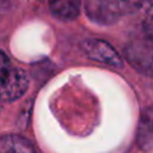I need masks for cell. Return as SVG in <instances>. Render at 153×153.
Listing matches in <instances>:
<instances>
[{
    "label": "cell",
    "mask_w": 153,
    "mask_h": 153,
    "mask_svg": "<svg viewBox=\"0 0 153 153\" xmlns=\"http://www.w3.org/2000/svg\"><path fill=\"white\" fill-rule=\"evenodd\" d=\"M145 2L146 0H85V12L93 23L110 25L136 12Z\"/></svg>",
    "instance_id": "cell-1"
},
{
    "label": "cell",
    "mask_w": 153,
    "mask_h": 153,
    "mask_svg": "<svg viewBox=\"0 0 153 153\" xmlns=\"http://www.w3.org/2000/svg\"><path fill=\"white\" fill-rule=\"evenodd\" d=\"M124 55L128 62L140 72L147 75L152 74V44L149 37L128 43L124 49Z\"/></svg>",
    "instance_id": "cell-2"
},
{
    "label": "cell",
    "mask_w": 153,
    "mask_h": 153,
    "mask_svg": "<svg viewBox=\"0 0 153 153\" xmlns=\"http://www.w3.org/2000/svg\"><path fill=\"white\" fill-rule=\"evenodd\" d=\"M29 87L27 74L16 67H11L7 75L0 84V100L13 102L20 98Z\"/></svg>",
    "instance_id": "cell-3"
},
{
    "label": "cell",
    "mask_w": 153,
    "mask_h": 153,
    "mask_svg": "<svg viewBox=\"0 0 153 153\" xmlns=\"http://www.w3.org/2000/svg\"><path fill=\"white\" fill-rule=\"evenodd\" d=\"M84 53L92 60L98 62L109 65L111 67L121 68L123 66V61L118 53L105 41L103 39H86L81 44Z\"/></svg>",
    "instance_id": "cell-4"
},
{
    "label": "cell",
    "mask_w": 153,
    "mask_h": 153,
    "mask_svg": "<svg viewBox=\"0 0 153 153\" xmlns=\"http://www.w3.org/2000/svg\"><path fill=\"white\" fill-rule=\"evenodd\" d=\"M51 14L63 22L78 18L81 8V0H49Z\"/></svg>",
    "instance_id": "cell-5"
},
{
    "label": "cell",
    "mask_w": 153,
    "mask_h": 153,
    "mask_svg": "<svg viewBox=\"0 0 153 153\" xmlns=\"http://www.w3.org/2000/svg\"><path fill=\"white\" fill-rule=\"evenodd\" d=\"M0 153H36V149L20 135H5L0 137Z\"/></svg>",
    "instance_id": "cell-6"
},
{
    "label": "cell",
    "mask_w": 153,
    "mask_h": 153,
    "mask_svg": "<svg viewBox=\"0 0 153 153\" xmlns=\"http://www.w3.org/2000/svg\"><path fill=\"white\" fill-rule=\"evenodd\" d=\"M136 143L145 152H151L152 149V109L151 106H148L142 112L139 128H137Z\"/></svg>",
    "instance_id": "cell-7"
},
{
    "label": "cell",
    "mask_w": 153,
    "mask_h": 153,
    "mask_svg": "<svg viewBox=\"0 0 153 153\" xmlns=\"http://www.w3.org/2000/svg\"><path fill=\"white\" fill-rule=\"evenodd\" d=\"M11 67H12V65H11L10 59L7 57V55L5 53H2L0 50V84L5 79V76L7 75Z\"/></svg>",
    "instance_id": "cell-8"
},
{
    "label": "cell",
    "mask_w": 153,
    "mask_h": 153,
    "mask_svg": "<svg viewBox=\"0 0 153 153\" xmlns=\"http://www.w3.org/2000/svg\"><path fill=\"white\" fill-rule=\"evenodd\" d=\"M6 1H7V0H0V7H1L2 5H5V4H6Z\"/></svg>",
    "instance_id": "cell-9"
}]
</instances>
